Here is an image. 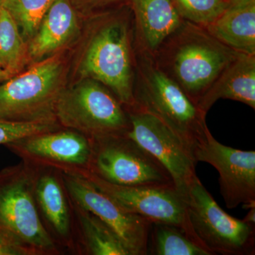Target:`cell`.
Here are the masks:
<instances>
[{"label": "cell", "instance_id": "17", "mask_svg": "<svg viewBox=\"0 0 255 255\" xmlns=\"http://www.w3.org/2000/svg\"><path fill=\"white\" fill-rule=\"evenodd\" d=\"M219 100L241 102L255 110V55L240 54L228 64L198 103L207 114Z\"/></svg>", "mask_w": 255, "mask_h": 255}, {"label": "cell", "instance_id": "15", "mask_svg": "<svg viewBox=\"0 0 255 255\" xmlns=\"http://www.w3.org/2000/svg\"><path fill=\"white\" fill-rule=\"evenodd\" d=\"M133 18L135 48L153 55L184 23L173 0H128Z\"/></svg>", "mask_w": 255, "mask_h": 255}, {"label": "cell", "instance_id": "6", "mask_svg": "<svg viewBox=\"0 0 255 255\" xmlns=\"http://www.w3.org/2000/svg\"><path fill=\"white\" fill-rule=\"evenodd\" d=\"M55 119L60 127L91 140L124 135L130 129L125 107L108 87L90 78L64 88L55 107Z\"/></svg>", "mask_w": 255, "mask_h": 255}, {"label": "cell", "instance_id": "24", "mask_svg": "<svg viewBox=\"0 0 255 255\" xmlns=\"http://www.w3.org/2000/svg\"><path fill=\"white\" fill-rule=\"evenodd\" d=\"M61 128L58 122L23 123L0 119V145H6L21 137Z\"/></svg>", "mask_w": 255, "mask_h": 255}, {"label": "cell", "instance_id": "23", "mask_svg": "<svg viewBox=\"0 0 255 255\" xmlns=\"http://www.w3.org/2000/svg\"><path fill=\"white\" fill-rule=\"evenodd\" d=\"M183 19L206 28L224 12L229 0H173Z\"/></svg>", "mask_w": 255, "mask_h": 255}, {"label": "cell", "instance_id": "21", "mask_svg": "<svg viewBox=\"0 0 255 255\" xmlns=\"http://www.w3.org/2000/svg\"><path fill=\"white\" fill-rule=\"evenodd\" d=\"M27 58V43L11 15L0 6V65L14 75L21 71Z\"/></svg>", "mask_w": 255, "mask_h": 255}, {"label": "cell", "instance_id": "5", "mask_svg": "<svg viewBox=\"0 0 255 255\" xmlns=\"http://www.w3.org/2000/svg\"><path fill=\"white\" fill-rule=\"evenodd\" d=\"M65 66L58 55L36 62L0 82V119L14 122H57L55 107L65 87Z\"/></svg>", "mask_w": 255, "mask_h": 255}, {"label": "cell", "instance_id": "2", "mask_svg": "<svg viewBox=\"0 0 255 255\" xmlns=\"http://www.w3.org/2000/svg\"><path fill=\"white\" fill-rule=\"evenodd\" d=\"M240 54L218 41L206 28L185 21L152 56L197 107L221 72Z\"/></svg>", "mask_w": 255, "mask_h": 255}, {"label": "cell", "instance_id": "26", "mask_svg": "<svg viewBox=\"0 0 255 255\" xmlns=\"http://www.w3.org/2000/svg\"><path fill=\"white\" fill-rule=\"evenodd\" d=\"M0 255H27V253L0 233Z\"/></svg>", "mask_w": 255, "mask_h": 255}, {"label": "cell", "instance_id": "14", "mask_svg": "<svg viewBox=\"0 0 255 255\" xmlns=\"http://www.w3.org/2000/svg\"><path fill=\"white\" fill-rule=\"evenodd\" d=\"M31 166L35 199L42 222L63 253H75L71 200L61 171L53 167Z\"/></svg>", "mask_w": 255, "mask_h": 255}, {"label": "cell", "instance_id": "25", "mask_svg": "<svg viewBox=\"0 0 255 255\" xmlns=\"http://www.w3.org/2000/svg\"><path fill=\"white\" fill-rule=\"evenodd\" d=\"M128 0H69L78 15L92 17L110 11L121 5L126 4Z\"/></svg>", "mask_w": 255, "mask_h": 255}, {"label": "cell", "instance_id": "30", "mask_svg": "<svg viewBox=\"0 0 255 255\" xmlns=\"http://www.w3.org/2000/svg\"><path fill=\"white\" fill-rule=\"evenodd\" d=\"M11 77L7 75H0V82L4 81L5 80H7L8 78H11Z\"/></svg>", "mask_w": 255, "mask_h": 255}, {"label": "cell", "instance_id": "1", "mask_svg": "<svg viewBox=\"0 0 255 255\" xmlns=\"http://www.w3.org/2000/svg\"><path fill=\"white\" fill-rule=\"evenodd\" d=\"M93 18L82 51L78 72L81 78L103 84L121 103L134 106L135 45L133 18L128 1Z\"/></svg>", "mask_w": 255, "mask_h": 255}, {"label": "cell", "instance_id": "18", "mask_svg": "<svg viewBox=\"0 0 255 255\" xmlns=\"http://www.w3.org/2000/svg\"><path fill=\"white\" fill-rule=\"evenodd\" d=\"M73 211L75 254L130 255L113 231L95 215L74 202Z\"/></svg>", "mask_w": 255, "mask_h": 255}, {"label": "cell", "instance_id": "16", "mask_svg": "<svg viewBox=\"0 0 255 255\" xmlns=\"http://www.w3.org/2000/svg\"><path fill=\"white\" fill-rule=\"evenodd\" d=\"M78 16L69 0H54L28 42V58L36 63L68 46L80 34Z\"/></svg>", "mask_w": 255, "mask_h": 255}, {"label": "cell", "instance_id": "28", "mask_svg": "<svg viewBox=\"0 0 255 255\" xmlns=\"http://www.w3.org/2000/svg\"><path fill=\"white\" fill-rule=\"evenodd\" d=\"M255 0H229V4L228 7H234V6H241V5L248 4Z\"/></svg>", "mask_w": 255, "mask_h": 255}, {"label": "cell", "instance_id": "27", "mask_svg": "<svg viewBox=\"0 0 255 255\" xmlns=\"http://www.w3.org/2000/svg\"><path fill=\"white\" fill-rule=\"evenodd\" d=\"M243 221L248 224L255 226V207L249 209V212L245 216Z\"/></svg>", "mask_w": 255, "mask_h": 255}, {"label": "cell", "instance_id": "22", "mask_svg": "<svg viewBox=\"0 0 255 255\" xmlns=\"http://www.w3.org/2000/svg\"><path fill=\"white\" fill-rule=\"evenodd\" d=\"M53 1L54 0H2L1 6L14 20L28 44Z\"/></svg>", "mask_w": 255, "mask_h": 255}, {"label": "cell", "instance_id": "9", "mask_svg": "<svg viewBox=\"0 0 255 255\" xmlns=\"http://www.w3.org/2000/svg\"><path fill=\"white\" fill-rule=\"evenodd\" d=\"M73 174L86 178L92 185L127 211L151 223L176 226L198 245L188 219L184 198L174 185L122 186L106 182L88 170Z\"/></svg>", "mask_w": 255, "mask_h": 255}, {"label": "cell", "instance_id": "31", "mask_svg": "<svg viewBox=\"0 0 255 255\" xmlns=\"http://www.w3.org/2000/svg\"><path fill=\"white\" fill-rule=\"evenodd\" d=\"M1 1H2V0H0V6H1Z\"/></svg>", "mask_w": 255, "mask_h": 255}, {"label": "cell", "instance_id": "7", "mask_svg": "<svg viewBox=\"0 0 255 255\" xmlns=\"http://www.w3.org/2000/svg\"><path fill=\"white\" fill-rule=\"evenodd\" d=\"M188 219L198 245L211 255H253L255 226L223 211L201 183L194 179L184 197Z\"/></svg>", "mask_w": 255, "mask_h": 255}, {"label": "cell", "instance_id": "4", "mask_svg": "<svg viewBox=\"0 0 255 255\" xmlns=\"http://www.w3.org/2000/svg\"><path fill=\"white\" fill-rule=\"evenodd\" d=\"M0 233L27 255L63 253L42 222L33 190V167L22 161L0 171Z\"/></svg>", "mask_w": 255, "mask_h": 255}, {"label": "cell", "instance_id": "11", "mask_svg": "<svg viewBox=\"0 0 255 255\" xmlns=\"http://www.w3.org/2000/svg\"><path fill=\"white\" fill-rule=\"evenodd\" d=\"M62 177L70 199L102 220L130 255H147L150 221L124 209L86 178L67 172H62Z\"/></svg>", "mask_w": 255, "mask_h": 255}, {"label": "cell", "instance_id": "8", "mask_svg": "<svg viewBox=\"0 0 255 255\" xmlns=\"http://www.w3.org/2000/svg\"><path fill=\"white\" fill-rule=\"evenodd\" d=\"M92 142L87 170L106 182L122 186H174L163 166L128 134L99 137Z\"/></svg>", "mask_w": 255, "mask_h": 255}, {"label": "cell", "instance_id": "29", "mask_svg": "<svg viewBox=\"0 0 255 255\" xmlns=\"http://www.w3.org/2000/svg\"><path fill=\"white\" fill-rule=\"evenodd\" d=\"M9 75V76H13V75H10L9 73H7V72L5 71V70H3V68H1V65H0V75Z\"/></svg>", "mask_w": 255, "mask_h": 255}, {"label": "cell", "instance_id": "12", "mask_svg": "<svg viewBox=\"0 0 255 255\" xmlns=\"http://www.w3.org/2000/svg\"><path fill=\"white\" fill-rule=\"evenodd\" d=\"M4 146L22 162L67 173L88 169L92 151L90 138L63 127L21 137Z\"/></svg>", "mask_w": 255, "mask_h": 255}, {"label": "cell", "instance_id": "19", "mask_svg": "<svg viewBox=\"0 0 255 255\" xmlns=\"http://www.w3.org/2000/svg\"><path fill=\"white\" fill-rule=\"evenodd\" d=\"M206 28L218 41L235 51L255 55V0L228 7Z\"/></svg>", "mask_w": 255, "mask_h": 255}, {"label": "cell", "instance_id": "10", "mask_svg": "<svg viewBox=\"0 0 255 255\" xmlns=\"http://www.w3.org/2000/svg\"><path fill=\"white\" fill-rule=\"evenodd\" d=\"M126 109L130 122L128 135L163 166L176 189L185 197L188 188L197 177V162L192 151L157 117L136 107Z\"/></svg>", "mask_w": 255, "mask_h": 255}, {"label": "cell", "instance_id": "3", "mask_svg": "<svg viewBox=\"0 0 255 255\" xmlns=\"http://www.w3.org/2000/svg\"><path fill=\"white\" fill-rule=\"evenodd\" d=\"M135 63L133 107L157 117L194 154L196 146L204 140L209 130L207 114L159 68L150 53L135 48Z\"/></svg>", "mask_w": 255, "mask_h": 255}, {"label": "cell", "instance_id": "13", "mask_svg": "<svg viewBox=\"0 0 255 255\" xmlns=\"http://www.w3.org/2000/svg\"><path fill=\"white\" fill-rule=\"evenodd\" d=\"M196 162L212 165L219 174L220 191L228 209L255 202V151L223 145L209 129L194 150Z\"/></svg>", "mask_w": 255, "mask_h": 255}, {"label": "cell", "instance_id": "20", "mask_svg": "<svg viewBox=\"0 0 255 255\" xmlns=\"http://www.w3.org/2000/svg\"><path fill=\"white\" fill-rule=\"evenodd\" d=\"M147 255H211L182 230L164 223H151Z\"/></svg>", "mask_w": 255, "mask_h": 255}]
</instances>
